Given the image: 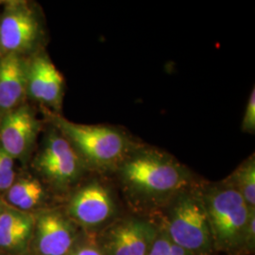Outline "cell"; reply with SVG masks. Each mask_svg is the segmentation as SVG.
<instances>
[{"mask_svg":"<svg viewBox=\"0 0 255 255\" xmlns=\"http://www.w3.org/2000/svg\"><path fill=\"white\" fill-rule=\"evenodd\" d=\"M35 217L9 207L6 203L0 215V252L25 255L33 237Z\"/></svg>","mask_w":255,"mask_h":255,"instance_id":"cell-12","label":"cell"},{"mask_svg":"<svg viewBox=\"0 0 255 255\" xmlns=\"http://www.w3.org/2000/svg\"><path fill=\"white\" fill-rule=\"evenodd\" d=\"M119 169L128 188L145 197L171 195L189 183V175L184 166L154 147L137 146Z\"/></svg>","mask_w":255,"mask_h":255,"instance_id":"cell-1","label":"cell"},{"mask_svg":"<svg viewBox=\"0 0 255 255\" xmlns=\"http://www.w3.org/2000/svg\"><path fill=\"white\" fill-rule=\"evenodd\" d=\"M154 240V231L146 222L128 220L113 230L111 255H147Z\"/></svg>","mask_w":255,"mask_h":255,"instance_id":"cell-13","label":"cell"},{"mask_svg":"<svg viewBox=\"0 0 255 255\" xmlns=\"http://www.w3.org/2000/svg\"><path fill=\"white\" fill-rule=\"evenodd\" d=\"M46 197V192L37 179L27 177L15 180L4 195V202L14 209L27 212L37 208Z\"/></svg>","mask_w":255,"mask_h":255,"instance_id":"cell-14","label":"cell"},{"mask_svg":"<svg viewBox=\"0 0 255 255\" xmlns=\"http://www.w3.org/2000/svg\"><path fill=\"white\" fill-rule=\"evenodd\" d=\"M209 223L212 240L219 250L232 251L244 244L252 209L229 182L217 185L201 197Z\"/></svg>","mask_w":255,"mask_h":255,"instance_id":"cell-3","label":"cell"},{"mask_svg":"<svg viewBox=\"0 0 255 255\" xmlns=\"http://www.w3.org/2000/svg\"><path fill=\"white\" fill-rule=\"evenodd\" d=\"M168 238L193 255H206L212 247L209 223L201 198L182 194L174 203L168 221Z\"/></svg>","mask_w":255,"mask_h":255,"instance_id":"cell-4","label":"cell"},{"mask_svg":"<svg viewBox=\"0 0 255 255\" xmlns=\"http://www.w3.org/2000/svg\"><path fill=\"white\" fill-rule=\"evenodd\" d=\"M238 192L241 194L247 204L255 207V155L249 157L237 168L232 178L229 179Z\"/></svg>","mask_w":255,"mask_h":255,"instance_id":"cell-15","label":"cell"},{"mask_svg":"<svg viewBox=\"0 0 255 255\" xmlns=\"http://www.w3.org/2000/svg\"><path fill=\"white\" fill-rule=\"evenodd\" d=\"M27 97L47 108L60 112L64 96V79L45 52L27 59Z\"/></svg>","mask_w":255,"mask_h":255,"instance_id":"cell-7","label":"cell"},{"mask_svg":"<svg viewBox=\"0 0 255 255\" xmlns=\"http://www.w3.org/2000/svg\"><path fill=\"white\" fill-rule=\"evenodd\" d=\"M41 123L24 103L0 120V145L13 159L26 161L36 143Z\"/></svg>","mask_w":255,"mask_h":255,"instance_id":"cell-8","label":"cell"},{"mask_svg":"<svg viewBox=\"0 0 255 255\" xmlns=\"http://www.w3.org/2000/svg\"><path fill=\"white\" fill-rule=\"evenodd\" d=\"M33 164L48 182L64 188L80 177L84 162L69 141L53 128L45 137Z\"/></svg>","mask_w":255,"mask_h":255,"instance_id":"cell-6","label":"cell"},{"mask_svg":"<svg viewBox=\"0 0 255 255\" xmlns=\"http://www.w3.org/2000/svg\"><path fill=\"white\" fill-rule=\"evenodd\" d=\"M170 252H171V255H193L190 252H188L182 247L175 244L172 241H171V245H170Z\"/></svg>","mask_w":255,"mask_h":255,"instance_id":"cell-20","label":"cell"},{"mask_svg":"<svg viewBox=\"0 0 255 255\" xmlns=\"http://www.w3.org/2000/svg\"><path fill=\"white\" fill-rule=\"evenodd\" d=\"M2 3H3V2H2V1H0V5H1V4H2Z\"/></svg>","mask_w":255,"mask_h":255,"instance_id":"cell-23","label":"cell"},{"mask_svg":"<svg viewBox=\"0 0 255 255\" xmlns=\"http://www.w3.org/2000/svg\"><path fill=\"white\" fill-rule=\"evenodd\" d=\"M170 245L171 241L167 236H159L154 238L147 255H171Z\"/></svg>","mask_w":255,"mask_h":255,"instance_id":"cell-18","label":"cell"},{"mask_svg":"<svg viewBox=\"0 0 255 255\" xmlns=\"http://www.w3.org/2000/svg\"><path fill=\"white\" fill-rule=\"evenodd\" d=\"M4 206H5V202H4V201H3L2 199H0V215H1L2 211H3V208H4Z\"/></svg>","mask_w":255,"mask_h":255,"instance_id":"cell-21","label":"cell"},{"mask_svg":"<svg viewBox=\"0 0 255 255\" xmlns=\"http://www.w3.org/2000/svg\"><path fill=\"white\" fill-rule=\"evenodd\" d=\"M52 124L81 156L84 164L97 168L119 167L139 146L127 133L104 125H84L50 114Z\"/></svg>","mask_w":255,"mask_h":255,"instance_id":"cell-2","label":"cell"},{"mask_svg":"<svg viewBox=\"0 0 255 255\" xmlns=\"http://www.w3.org/2000/svg\"><path fill=\"white\" fill-rule=\"evenodd\" d=\"M43 29L36 10L26 1H8L0 15L1 54L26 57L36 51Z\"/></svg>","mask_w":255,"mask_h":255,"instance_id":"cell-5","label":"cell"},{"mask_svg":"<svg viewBox=\"0 0 255 255\" xmlns=\"http://www.w3.org/2000/svg\"><path fill=\"white\" fill-rule=\"evenodd\" d=\"M115 204L109 190L99 182H90L75 193L68 212L78 222L96 226L111 218Z\"/></svg>","mask_w":255,"mask_h":255,"instance_id":"cell-10","label":"cell"},{"mask_svg":"<svg viewBox=\"0 0 255 255\" xmlns=\"http://www.w3.org/2000/svg\"><path fill=\"white\" fill-rule=\"evenodd\" d=\"M27 59L16 54L0 57V120L25 103Z\"/></svg>","mask_w":255,"mask_h":255,"instance_id":"cell-11","label":"cell"},{"mask_svg":"<svg viewBox=\"0 0 255 255\" xmlns=\"http://www.w3.org/2000/svg\"><path fill=\"white\" fill-rule=\"evenodd\" d=\"M0 255H7V254H4V253H2V252H0Z\"/></svg>","mask_w":255,"mask_h":255,"instance_id":"cell-22","label":"cell"},{"mask_svg":"<svg viewBox=\"0 0 255 255\" xmlns=\"http://www.w3.org/2000/svg\"><path fill=\"white\" fill-rule=\"evenodd\" d=\"M68 255H103L97 247L93 245H83L70 252Z\"/></svg>","mask_w":255,"mask_h":255,"instance_id":"cell-19","label":"cell"},{"mask_svg":"<svg viewBox=\"0 0 255 255\" xmlns=\"http://www.w3.org/2000/svg\"><path fill=\"white\" fill-rule=\"evenodd\" d=\"M15 180L14 160L0 145V193L7 191Z\"/></svg>","mask_w":255,"mask_h":255,"instance_id":"cell-16","label":"cell"},{"mask_svg":"<svg viewBox=\"0 0 255 255\" xmlns=\"http://www.w3.org/2000/svg\"><path fill=\"white\" fill-rule=\"evenodd\" d=\"M242 130L246 133L254 134L255 131V89L254 88L247 104L246 111L242 120Z\"/></svg>","mask_w":255,"mask_h":255,"instance_id":"cell-17","label":"cell"},{"mask_svg":"<svg viewBox=\"0 0 255 255\" xmlns=\"http://www.w3.org/2000/svg\"><path fill=\"white\" fill-rule=\"evenodd\" d=\"M1 56H2V54H1V51H0V57H1Z\"/></svg>","mask_w":255,"mask_h":255,"instance_id":"cell-24","label":"cell"},{"mask_svg":"<svg viewBox=\"0 0 255 255\" xmlns=\"http://www.w3.org/2000/svg\"><path fill=\"white\" fill-rule=\"evenodd\" d=\"M32 239L39 255H68L75 241V230L62 214L43 212L35 218Z\"/></svg>","mask_w":255,"mask_h":255,"instance_id":"cell-9","label":"cell"}]
</instances>
